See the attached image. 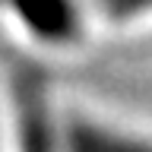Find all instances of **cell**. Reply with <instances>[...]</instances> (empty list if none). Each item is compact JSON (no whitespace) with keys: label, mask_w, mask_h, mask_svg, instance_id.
<instances>
[{"label":"cell","mask_w":152,"mask_h":152,"mask_svg":"<svg viewBox=\"0 0 152 152\" xmlns=\"http://www.w3.org/2000/svg\"><path fill=\"white\" fill-rule=\"evenodd\" d=\"M16 108H19V140L22 152H57L54 149V130L45 108V92L35 76L16 79Z\"/></svg>","instance_id":"1"},{"label":"cell","mask_w":152,"mask_h":152,"mask_svg":"<svg viewBox=\"0 0 152 152\" xmlns=\"http://www.w3.org/2000/svg\"><path fill=\"white\" fill-rule=\"evenodd\" d=\"M13 7L28 28L48 41H70L76 35L79 19L73 0H13Z\"/></svg>","instance_id":"2"},{"label":"cell","mask_w":152,"mask_h":152,"mask_svg":"<svg viewBox=\"0 0 152 152\" xmlns=\"http://www.w3.org/2000/svg\"><path fill=\"white\" fill-rule=\"evenodd\" d=\"M64 152H152V146L98 130L86 121H70L64 130Z\"/></svg>","instance_id":"3"},{"label":"cell","mask_w":152,"mask_h":152,"mask_svg":"<svg viewBox=\"0 0 152 152\" xmlns=\"http://www.w3.org/2000/svg\"><path fill=\"white\" fill-rule=\"evenodd\" d=\"M102 7L108 10L111 16H133V13L152 7V0H102Z\"/></svg>","instance_id":"4"}]
</instances>
